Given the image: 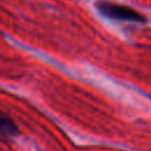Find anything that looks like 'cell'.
I'll return each mask as SVG.
<instances>
[{
	"instance_id": "6da1fadb",
	"label": "cell",
	"mask_w": 151,
	"mask_h": 151,
	"mask_svg": "<svg viewBox=\"0 0 151 151\" xmlns=\"http://www.w3.org/2000/svg\"><path fill=\"white\" fill-rule=\"evenodd\" d=\"M94 6L101 15L113 20L131 21V22H139V24L146 21V17L144 14H142L140 12L126 5L112 2L109 0H98L96 1Z\"/></svg>"
},
{
	"instance_id": "7a4b0ae2",
	"label": "cell",
	"mask_w": 151,
	"mask_h": 151,
	"mask_svg": "<svg viewBox=\"0 0 151 151\" xmlns=\"http://www.w3.org/2000/svg\"><path fill=\"white\" fill-rule=\"evenodd\" d=\"M0 131H1V137L2 138H12L15 134H18L19 130L12 118L7 116L6 113L1 114V124H0Z\"/></svg>"
}]
</instances>
